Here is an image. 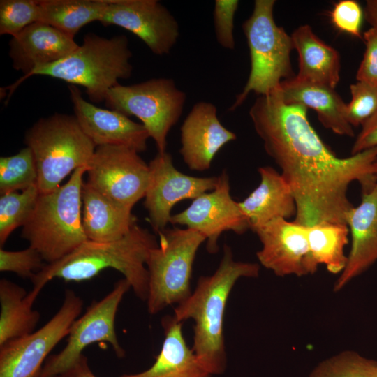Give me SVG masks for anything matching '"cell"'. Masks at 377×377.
<instances>
[{
    "mask_svg": "<svg viewBox=\"0 0 377 377\" xmlns=\"http://www.w3.org/2000/svg\"><path fill=\"white\" fill-rule=\"evenodd\" d=\"M307 110L303 105L284 102L279 87L259 96L249 116L266 153L293 191L294 221L306 227L324 221L346 224L353 207L348 196L350 185L357 182L363 190L377 182V147L338 157L311 125Z\"/></svg>",
    "mask_w": 377,
    "mask_h": 377,
    "instance_id": "1",
    "label": "cell"
},
{
    "mask_svg": "<svg viewBox=\"0 0 377 377\" xmlns=\"http://www.w3.org/2000/svg\"><path fill=\"white\" fill-rule=\"evenodd\" d=\"M158 244L154 235L138 223L124 237L115 241L87 239L61 259L45 264L31 279L33 288L30 292L37 297L54 279L82 281L112 268L124 275L138 297L146 301L149 281L146 260L150 250Z\"/></svg>",
    "mask_w": 377,
    "mask_h": 377,
    "instance_id": "2",
    "label": "cell"
},
{
    "mask_svg": "<svg viewBox=\"0 0 377 377\" xmlns=\"http://www.w3.org/2000/svg\"><path fill=\"white\" fill-rule=\"evenodd\" d=\"M259 271L257 263L236 261L225 244L216 270L200 277L193 293L174 310L177 321L194 320L191 349L211 375L221 374L226 367L223 317L230 293L238 279L257 277Z\"/></svg>",
    "mask_w": 377,
    "mask_h": 377,
    "instance_id": "3",
    "label": "cell"
},
{
    "mask_svg": "<svg viewBox=\"0 0 377 377\" xmlns=\"http://www.w3.org/2000/svg\"><path fill=\"white\" fill-rule=\"evenodd\" d=\"M132 52L124 35L106 38L90 33L83 43L66 57L52 64L36 67L9 87V96L17 86L33 75H45L64 80L71 85L85 88L94 103L105 101L108 91L119 84V79L131 76Z\"/></svg>",
    "mask_w": 377,
    "mask_h": 377,
    "instance_id": "4",
    "label": "cell"
},
{
    "mask_svg": "<svg viewBox=\"0 0 377 377\" xmlns=\"http://www.w3.org/2000/svg\"><path fill=\"white\" fill-rule=\"evenodd\" d=\"M89 166L75 170L66 183L40 193L22 237L47 264L65 257L87 240L82 222L83 175Z\"/></svg>",
    "mask_w": 377,
    "mask_h": 377,
    "instance_id": "5",
    "label": "cell"
},
{
    "mask_svg": "<svg viewBox=\"0 0 377 377\" xmlns=\"http://www.w3.org/2000/svg\"><path fill=\"white\" fill-rule=\"evenodd\" d=\"M274 0H256L251 16L243 23L249 50L251 70L243 90L229 110L240 106L250 93L264 96L277 89L282 81L293 78L291 36L279 27L274 17Z\"/></svg>",
    "mask_w": 377,
    "mask_h": 377,
    "instance_id": "6",
    "label": "cell"
},
{
    "mask_svg": "<svg viewBox=\"0 0 377 377\" xmlns=\"http://www.w3.org/2000/svg\"><path fill=\"white\" fill-rule=\"evenodd\" d=\"M24 142L34 156L40 193L55 190L70 173L88 165L96 148L75 115L65 114L39 119Z\"/></svg>",
    "mask_w": 377,
    "mask_h": 377,
    "instance_id": "7",
    "label": "cell"
},
{
    "mask_svg": "<svg viewBox=\"0 0 377 377\" xmlns=\"http://www.w3.org/2000/svg\"><path fill=\"white\" fill-rule=\"evenodd\" d=\"M159 243L146 260L148 271L147 310L156 314L180 304L191 294V278L196 253L206 240L199 232L173 228L158 233Z\"/></svg>",
    "mask_w": 377,
    "mask_h": 377,
    "instance_id": "8",
    "label": "cell"
},
{
    "mask_svg": "<svg viewBox=\"0 0 377 377\" xmlns=\"http://www.w3.org/2000/svg\"><path fill=\"white\" fill-rule=\"evenodd\" d=\"M186 94L170 78H154L132 85L117 84L107 93L110 110L135 116L147 130L158 153L166 151L167 137L184 110Z\"/></svg>",
    "mask_w": 377,
    "mask_h": 377,
    "instance_id": "9",
    "label": "cell"
},
{
    "mask_svg": "<svg viewBox=\"0 0 377 377\" xmlns=\"http://www.w3.org/2000/svg\"><path fill=\"white\" fill-rule=\"evenodd\" d=\"M130 288V283L124 278L103 298L91 303L72 324L64 348L45 361L40 377L64 374L79 360L84 349L96 342L110 343L117 357H124L125 351L115 331V318L119 305Z\"/></svg>",
    "mask_w": 377,
    "mask_h": 377,
    "instance_id": "10",
    "label": "cell"
},
{
    "mask_svg": "<svg viewBox=\"0 0 377 377\" xmlns=\"http://www.w3.org/2000/svg\"><path fill=\"white\" fill-rule=\"evenodd\" d=\"M83 300L66 289L57 312L42 327L0 346V377H40L52 350L66 336L80 317Z\"/></svg>",
    "mask_w": 377,
    "mask_h": 377,
    "instance_id": "11",
    "label": "cell"
},
{
    "mask_svg": "<svg viewBox=\"0 0 377 377\" xmlns=\"http://www.w3.org/2000/svg\"><path fill=\"white\" fill-rule=\"evenodd\" d=\"M87 183L129 209L145 198L149 169L138 152L122 146H99L88 165Z\"/></svg>",
    "mask_w": 377,
    "mask_h": 377,
    "instance_id": "12",
    "label": "cell"
},
{
    "mask_svg": "<svg viewBox=\"0 0 377 377\" xmlns=\"http://www.w3.org/2000/svg\"><path fill=\"white\" fill-rule=\"evenodd\" d=\"M149 176L144 205L149 223L156 233L165 230L170 223L171 210L179 201L194 200L212 191L218 177H194L175 168L172 156L158 153L149 163Z\"/></svg>",
    "mask_w": 377,
    "mask_h": 377,
    "instance_id": "13",
    "label": "cell"
},
{
    "mask_svg": "<svg viewBox=\"0 0 377 377\" xmlns=\"http://www.w3.org/2000/svg\"><path fill=\"white\" fill-rule=\"evenodd\" d=\"M170 223L185 226L202 234L211 253L219 251L218 240L223 232L233 231L239 235L250 229L238 202L230 195L226 171L218 176L212 191L202 193L193 200L186 209L172 215Z\"/></svg>",
    "mask_w": 377,
    "mask_h": 377,
    "instance_id": "14",
    "label": "cell"
},
{
    "mask_svg": "<svg viewBox=\"0 0 377 377\" xmlns=\"http://www.w3.org/2000/svg\"><path fill=\"white\" fill-rule=\"evenodd\" d=\"M99 22L129 31L158 56L169 54L179 36L177 20L156 0H108Z\"/></svg>",
    "mask_w": 377,
    "mask_h": 377,
    "instance_id": "15",
    "label": "cell"
},
{
    "mask_svg": "<svg viewBox=\"0 0 377 377\" xmlns=\"http://www.w3.org/2000/svg\"><path fill=\"white\" fill-rule=\"evenodd\" d=\"M261 242L256 253L260 263L279 276H303L318 269L309 249L306 227L277 219L251 228Z\"/></svg>",
    "mask_w": 377,
    "mask_h": 377,
    "instance_id": "16",
    "label": "cell"
},
{
    "mask_svg": "<svg viewBox=\"0 0 377 377\" xmlns=\"http://www.w3.org/2000/svg\"><path fill=\"white\" fill-rule=\"evenodd\" d=\"M75 117L82 129L97 147L122 146L142 152L150 138L146 128L128 117L87 102L75 85H69Z\"/></svg>",
    "mask_w": 377,
    "mask_h": 377,
    "instance_id": "17",
    "label": "cell"
},
{
    "mask_svg": "<svg viewBox=\"0 0 377 377\" xmlns=\"http://www.w3.org/2000/svg\"><path fill=\"white\" fill-rule=\"evenodd\" d=\"M180 131V154L191 170L199 172L208 170L218 151L237 138L219 121L216 107L206 101L193 106Z\"/></svg>",
    "mask_w": 377,
    "mask_h": 377,
    "instance_id": "18",
    "label": "cell"
},
{
    "mask_svg": "<svg viewBox=\"0 0 377 377\" xmlns=\"http://www.w3.org/2000/svg\"><path fill=\"white\" fill-rule=\"evenodd\" d=\"M346 224L351 235V247L346 265L334 283L335 292L377 261V182L362 190L361 201L348 212Z\"/></svg>",
    "mask_w": 377,
    "mask_h": 377,
    "instance_id": "19",
    "label": "cell"
},
{
    "mask_svg": "<svg viewBox=\"0 0 377 377\" xmlns=\"http://www.w3.org/2000/svg\"><path fill=\"white\" fill-rule=\"evenodd\" d=\"M74 38L42 22H34L9 43L13 67L28 75L36 67L57 62L78 47Z\"/></svg>",
    "mask_w": 377,
    "mask_h": 377,
    "instance_id": "20",
    "label": "cell"
},
{
    "mask_svg": "<svg viewBox=\"0 0 377 377\" xmlns=\"http://www.w3.org/2000/svg\"><path fill=\"white\" fill-rule=\"evenodd\" d=\"M258 171L260 178L258 186L238 202L249 228L295 216V198L281 172L271 166H261Z\"/></svg>",
    "mask_w": 377,
    "mask_h": 377,
    "instance_id": "21",
    "label": "cell"
},
{
    "mask_svg": "<svg viewBox=\"0 0 377 377\" xmlns=\"http://www.w3.org/2000/svg\"><path fill=\"white\" fill-rule=\"evenodd\" d=\"M279 89L286 103L301 104L314 110L325 128L339 135L354 137L353 128L346 119V103L334 88L300 80L295 75L282 81Z\"/></svg>",
    "mask_w": 377,
    "mask_h": 377,
    "instance_id": "22",
    "label": "cell"
},
{
    "mask_svg": "<svg viewBox=\"0 0 377 377\" xmlns=\"http://www.w3.org/2000/svg\"><path fill=\"white\" fill-rule=\"evenodd\" d=\"M82 222L87 239L105 242L124 237L137 223V219L131 209L112 200L84 182Z\"/></svg>",
    "mask_w": 377,
    "mask_h": 377,
    "instance_id": "23",
    "label": "cell"
},
{
    "mask_svg": "<svg viewBox=\"0 0 377 377\" xmlns=\"http://www.w3.org/2000/svg\"><path fill=\"white\" fill-rule=\"evenodd\" d=\"M165 338L156 361L148 369L121 377H209L196 355L186 345L182 322L167 316L161 321Z\"/></svg>",
    "mask_w": 377,
    "mask_h": 377,
    "instance_id": "24",
    "label": "cell"
},
{
    "mask_svg": "<svg viewBox=\"0 0 377 377\" xmlns=\"http://www.w3.org/2000/svg\"><path fill=\"white\" fill-rule=\"evenodd\" d=\"M291 37L299 58L295 77L335 89L340 80L339 52L321 40L309 24L298 27Z\"/></svg>",
    "mask_w": 377,
    "mask_h": 377,
    "instance_id": "25",
    "label": "cell"
},
{
    "mask_svg": "<svg viewBox=\"0 0 377 377\" xmlns=\"http://www.w3.org/2000/svg\"><path fill=\"white\" fill-rule=\"evenodd\" d=\"M36 298L6 279L0 280V346L34 332L40 313L32 309Z\"/></svg>",
    "mask_w": 377,
    "mask_h": 377,
    "instance_id": "26",
    "label": "cell"
},
{
    "mask_svg": "<svg viewBox=\"0 0 377 377\" xmlns=\"http://www.w3.org/2000/svg\"><path fill=\"white\" fill-rule=\"evenodd\" d=\"M39 22L75 37L86 24L100 21L108 0H38Z\"/></svg>",
    "mask_w": 377,
    "mask_h": 377,
    "instance_id": "27",
    "label": "cell"
},
{
    "mask_svg": "<svg viewBox=\"0 0 377 377\" xmlns=\"http://www.w3.org/2000/svg\"><path fill=\"white\" fill-rule=\"evenodd\" d=\"M309 252L316 266L325 265L333 274H340L347 263L344 248L348 243L349 228L346 223L320 222L306 227Z\"/></svg>",
    "mask_w": 377,
    "mask_h": 377,
    "instance_id": "28",
    "label": "cell"
},
{
    "mask_svg": "<svg viewBox=\"0 0 377 377\" xmlns=\"http://www.w3.org/2000/svg\"><path fill=\"white\" fill-rule=\"evenodd\" d=\"M40 192L38 185L25 190L1 195L0 245L3 246L12 232L24 226L32 214Z\"/></svg>",
    "mask_w": 377,
    "mask_h": 377,
    "instance_id": "29",
    "label": "cell"
},
{
    "mask_svg": "<svg viewBox=\"0 0 377 377\" xmlns=\"http://www.w3.org/2000/svg\"><path fill=\"white\" fill-rule=\"evenodd\" d=\"M38 185L34 154L26 147L17 154L0 158V193L21 191Z\"/></svg>",
    "mask_w": 377,
    "mask_h": 377,
    "instance_id": "30",
    "label": "cell"
},
{
    "mask_svg": "<svg viewBox=\"0 0 377 377\" xmlns=\"http://www.w3.org/2000/svg\"><path fill=\"white\" fill-rule=\"evenodd\" d=\"M309 377H377V361L346 350L319 363Z\"/></svg>",
    "mask_w": 377,
    "mask_h": 377,
    "instance_id": "31",
    "label": "cell"
},
{
    "mask_svg": "<svg viewBox=\"0 0 377 377\" xmlns=\"http://www.w3.org/2000/svg\"><path fill=\"white\" fill-rule=\"evenodd\" d=\"M38 0H1L0 34L17 35L30 24L39 22Z\"/></svg>",
    "mask_w": 377,
    "mask_h": 377,
    "instance_id": "32",
    "label": "cell"
},
{
    "mask_svg": "<svg viewBox=\"0 0 377 377\" xmlns=\"http://www.w3.org/2000/svg\"><path fill=\"white\" fill-rule=\"evenodd\" d=\"M351 100L346 103V116L353 127L362 126L377 110V87L357 81L350 86Z\"/></svg>",
    "mask_w": 377,
    "mask_h": 377,
    "instance_id": "33",
    "label": "cell"
},
{
    "mask_svg": "<svg viewBox=\"0 0 377 377\" xmlns=\"http://www.w3.org/2000/svg\"><path fill=\"white\" fill-rule=\"evenodd\" d=\"M40 254L34 248L21 251L0 249V271L10 272L30 280L45 264Z\"/></svg>",
    "mask_w": 377,
    "mask_h": 377,
    "instance_id": "34",
    "label": "cell"
},
{
    "mask_svg": "<svg viewBox=\"0 0 377 377\" xmlns=\"http://www.w3.org/2000/svg\"><path fill=\"white\" fill-rule=\"evenodd\" d=\"M239 1L237 0H216L213 12L214 32L218 43L223 48L233 50L234 19Z\"/></svg>",
    "mask_w": 377,
    "mask_h": 377,
    "instance_id": "35",
    "label": "cell"
},
{
    "mask_svg": "<svg viewBox=\"0 0 377 377\" xmlns=\"http://www.w3.org/2000/svg\"><path fill=\"white\" fill-rule=\"evenodd\" d=\"M331 21L340 31L361 38V27L364 11L354 0H341L334 4L330 12Z\"/></svg>",
    "mask_w": 377,
    "mask_h": 377,
    "instance_id": "36",
    "label": "cell"
},
{
    "mask_svg": "<svg viewBox=\"0 0 377 377\" xmlns=\"http://www.w3.org/2000/svg\"><path fill=\"white\" fill-rule=\"evenodd\" d=\"M365 51L356 73V80L377 87V27L363 34Z\"/></svg>",
    "mask_w": 377,
    "mask_h": 377,
    "instance_id": "37",
    "label": "cell"
},
{
    "mask_svg": "<svg viewBox=\"0 0 377 377\" xmlns=\"http://www.w3.org/2000/svg\"><path fill=\"white\" fill-rule=\"evenodd\" d=\"M361 126L351 148V155L377 147V110Z\"/></svg>",
    "mask_w": 377,
    "mask_h": 377,
    "instance_id": "38",
    "label": "cell"
},
{
    "mask_svg": "<svg viewBox=\"0 0 377 377\" xmlns=\"http://www.w3.org/2000/svg\"><path fill=\"white\" fill-rule=\"evenodd\" d=\"M66 377H96L88 364L87 357L82 355L75 364L66 373Z\"/></svg>",
    "mask_w": 377,
    "mask_h": 377,
    "instance_id": "39",
    "label": "cell"
},
{
    "mask_svg": "<svg viewBox=\"0 0 377 377\" xmlns=\"http://www.w3.org/2000/svg\"><path fill=\"white\" fill-rule=\"evenodd\" d=\"M364 11L367 21L371 27H377V0L367 1Z\"/></svg>",
    "mask_w": 377,
    "mask_h": 377,
    "instance_id": "40",
    "label": "cell"
},
{
    "mask_svg": "<svg viewBox=\"0 0 377 377\" xmlns=\"http://www.w3.org/2000/svg\"><path fill=\"white\" fill-rule=\"evenodd\" d=\"M374 174L377 177V158L374 163Z\"/></svg>",
    "mask_w": 377,
    "mask_h": 377,
    "instance_id": "41",
    "label": "cell"
},
{
    "mask_svg": "<svg viewBox=\"0 0 377 377\" xmlns=\"http://www.w3.org/2000/svg\"><path fill=\"white\" fill-rule=\"evenodd\" d=\"M54 377H66V375L63 374V375H59V376H54Z\"/></svg>",
    "mask_w": 377,
    "mask_h": 377,
    "instance_id": "42",
    "label": "cell"
}]
</instances>
